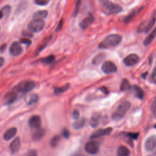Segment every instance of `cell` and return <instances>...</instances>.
<instances>
[{
  "instance_id": "1",
  "label": "cell",
  "mask_w": 156,
  "mask_h": 156,
  "mask_svg": "<svg viewBox=\"0 0 156 156\" xmlns=\"http://www.w3.org/2000/svg\"><path fill=\"white\" fill-rule=\"evenodd\" d=\"M122 41V37L120 34H110L105 37L104 40L99 45L101 48H108L118 45Z\"/></svg>"
},
{
  "instance_id": "2",
  "label": "cell",
  "mask_w": 156,
  "mask_h": 156,
  "mask_svg": "<svg viewBox=\"0 0 156 156\" xmlns=\"http://www.w3.org/2000/svg\"><path fill=\"white\" fill-rule=\"evenodd\" d=\"M100 3L103 11L107 15L117 14L123 11V8L120 5L109 1H101Z\"/></svg>"
},
{
  "instance_id": "3",
  "label": "cell",
  "mask_w": 156,
  "mask_h": 156,
  "mask_svg": "<svg viewBox=\"0 0 156 156\" xmlns=\"http://www.w3.org/2000/svg\"><path fill=\"white\" fill-rule=\"evenodd\" d=\"M131 104L129 101L123 102L118 107L116 110L112 115V118L113 120L118 121L122 120L126 113L130 109Z\"/></svg>"
},
{
  "instance_id": "4",
  "label": "cell",
  "mask_w": 156,
  "mask_h": 156,
  "mask_svg": "<svg viewBox=\"0 0 156 156\" xmlns=\"http://www.w3.org/2000/svg\"><path fill=\"white\" fill-rule=\"evenodd\" d=\"M35 87V83L31 80H26L18 83L14 88V90L22 93H27L31 92Z\"/></svg>"
},
{
  "instance_id": "5",
  "label": "cell",
  "mask_w": 156,
  "mask_h": 156,
  "mask_svg": "<svg viewBox=\"0 0 156 156\" xmlns=\"http://www.w3.org/2000/svg\"><path fill=\"white\" fill-rule=\"evenodd\" d=\"M45 27V22L43 20L33 19L27 25V29L32 32H39L43 30Z\"/></svg>"
},
{
  "instance_id": "6",
  "label": "cell",
  "mask_w": 156,
  "mask_h": 156,
  "mask_svg": "<svg viewBox=\"0 0 156 156\" xmlns=\"http://www.w3.org/2000/svg\"><path fill=\"white\" fill-rule=\"evenodd\" d=\"M100 143L95 140H91L88 142L84 146V150L85 152L91 155H95L99 152L100 150Z\"/></svg>"
},
{
  "instance_id": "7",
  "label": "cell",
  "mask_w": 156,
  "mask_h": 156,
  "mask_svg": "<svg viewBox=\"0 0 156 156\" xmlns=\"http://www.w3.org/2000/svg\"><path fill=\"white\" fill-rule=\"evenodd\" d=\"M101 70L104 73L109 74L116 73L117 72V67L113 62L107 61L103 62L101 66Z\"/></svg>"
},
{
  "instance_id": "8",
  "label": "cell",
  "mask_w": 156,
  "mask_h": 156,
  "mask_svg": "<svg viewBox=\"0 0 156 156\" xmlns=\"http://www.w3.org/2000/svg\"><path fill=\"white\" fill-rule=\"evenodd\" d=\"M140 61L139 56L136 54H131L126 56L123 60L124 65L128 66H133Z\"/></svg>"
},
{
  "instance_id": "9",
  "label": "cell",
  "mask_w": 156,
  "mask_h": 156,
  "mask_svg": "<svg viewBox=\"0 0 156 156\" xmlns=\"http://www.w3.org/2000/svg\"><path fill=\"white\" fill-rule=\"evenodd\" d=\"M143 8H144L143 6H141V7H136L132 9V11L130 12V13L124 18L123 22L126 23H128L131 22L133 20L143 11Z\"/></svg>"
},
{
  "instance_id": "10",
  "label": "cell",
  "mask_w": 156,
  "mask_h": 156,
  "mask_svg": "<svg viewBox=\"0 0 156 156\" xmlns=\"http://www.w3.org/2000/svg\"><path fill=\"white\" fill-rule=\"evenodd\" d=\"M144 147L146 151L151 152L156 148V135H151L144 142Z\"/></svg>"
},
{
  "instance_id": "11",
  "label": "cell",
  "mask_w": 156,
  "mask_h": 156,
  "mask_svg": "<svg viewBox=\"0 0 156 156\" xmlns=\"http://www.w3.org/2000/svg\"><path fill=\"white\" fill-rule=\"evenodd\" d=\"M28 124L29 127L32 129H39L41 128L42 120L40 116L38 115H33L29 120Z\"/></svg>"
},
{
  "instance_id": "12",
  "label": "cell",
  "mask_w": 156,
  "mask_h": 156,
  "mask_svg": "<svg viewBox=\"0 0 156 156\" xmlns=\"http://www.w3.org/2000/svg\"><path fill=\"white\" fill-rule=\"evenodd\" d=\"M23 48L18 42H14L9 48V53L12 56H18L23 53Z\"/></svg>"
},
{
  "instance_id": "13",
  "label": "cell",
  "mask_w": 156,
  "mask_h": 156,
  "mask_svg": "<svg viewBox=\"0 0 156 156\" xmlns=\"http://www.w3.org/2000/svg\"><path fill=\"white\" fill-rule=\"evenodd\" d=\"M112 128H107L105 129H101L99 130H97L90 135V139H95L101 137V136H103L109 135L112 133Z\"/></svg>"
},
{
  "instance_id": "14",
  "label": "cell",
  "mask_w": 156,
  "mask_h": 156,
  "mask_svg": "<svg viewBox=\"0 0 156 156\" xmlns=\"http://www.w3.org/2000/svg\"><path fill=\"white\" fill-rule=\"evenodd\" d=\"M21 140L20 137L15 138L9 145V150L12 154H16L20 149Z\"/></svg>"
},
{
  "instance_id": "15",
  "label": "cell",
  "mask_w": 156,
  "mask_h": 156,
  "mask_svg": "<svg viewBox=\"0 0 156 156\" xmlns=\"http://www.w3.org/2000/svg\"><path fill=\"white\" fill-rule=\"evenodd\" d=\"M17 93L15 91L8 92L4 97V103L6 105H9L14 103L17 98Z\"/></svg>"
},
{
  "instance_id": "16",
  "label": "cell",
  "mask_w": 156,
  "mask_h": 156,
  "mask_svg": "<svg viewBox=\"0 0 156 156\" xmlns=\"http://www.w3.org/2000/svg\"><path fill=\"white\" fill-rule=\"evenodd\" d=\"M94 20H95L94 17L92 15V14H89L88 17L84 18L83 20L79 23V26L82 29H86L93 23Z\"/></svg>"
},
{
  "instance_id": "17",
  "label": "cell",
  "mask_w": 156,
  "mask_h": 156,
  "mask_svg": "<svg viewBox=\"0 0 156 156\" xmlns=\"http://www.w3.org/2000/svg\"><path fill=\"white\" fill-rule=\"evenodd\" d=\"M38 96L35 93H32L27 95L25 98V102L28 105H32L36 104L38 101Z\"/></svg>"
},
{
  "instance_id": "18",
  "label": "cell",
  "mask_w": 156,
  "mask_h": 156,
  "mask_svg": "<svg viewBox=\"0 0 156 156\" xmlns=\"http://www.w3.org/2000/svg\"><path fill=\"white\" fill-rule=\"evenodd\" d=\"M155 22H156V10H155V11L153 12L149 22L146 24V25L145 26V29H144V32L148 33L152 28V27L155 25Z\"/></svg>"
},
{
  "instance_id": "19",
  "label": "cell",
  "mask_w": 156,
  "mask_h": 156,
  "mask_svg": "<svg viewBox=\"0 0 156 156\" xmlns=\"http://www.w3.org/2000/svg\"><path fill=\"white\" fill-rule=\"evenodd\" d=\"M17 132V129L16 128H11L9 129H7L4 135H3V139L6 141H9L12 138H14V136L16 135Z\"/></svg>"
},
{
  "instance_id": "20",
  "label": "cell",
  "mask_w": 156,
  "mask_h": 156,
  "mask_svg": "<svg viewBox=\"0 0 156 156\" xmlns=\"http://www.w3.org/2000/svg\"><path fill=\"white\" fill-rule=\"evenodd\" d=\"M46 134V132L45 130L44 129H37L35 132L33 133L32 135V139L34 141H39L42 140L43 137Z\"/></svg>"
},
{
  "instance_id": "21",
  "label": "cell",
  "mask_w": 156,
  "mask_h": 156,
  "mask_svg": "<svg viewBox=\"0 0 156 156\" xmlns=\"http://www.w3.org/2000/svg\"><path fill=\"white\" fill-rule=\"evenodd\" d=\"M131 151L125 146H120L116 151V156H130Z\"/></svg>"
},
{
  "instance_id": "22",
  "label": "cell",
  "mask_w": 156,
  "mask_h": 156,
  "mask_svg": "<svg viewBox=\"0 0 156 156\" xmlns=\"http://www.w3.org/2000/svg\"><path fill=\"white\" fill-rule=\"evenodd\" d=\"M100 118H101V116L99 113H95L92 116L90 121V124L93 128H97V127L99 126L100 122Z\"/></svg>"
},
{
  "instance_id": "23",
  "label": "cell",
  "mask_w": 156,
  "mask_h": 156,
  "mask_svg": "<svg viewBox=\"0 0 156 156\" xmlns=\"http://www.w3.org/2000/svg\"><path fill=\"white\" fill-rule=\"evenodd\" d=\"M156 37V27L153 29V31L150 33V34L146 38L144 41L143 42V45L144 46L150 45L151 42L154 40Z\"/></svg>"
},
{
  "instance_id": "24",
  "label": "cell",
  "mask_w": 156,
  "mask_h": 156,
  "mask_svg": "<svg viewBox=\"0 0 156 156\" xmlns=\"http://www.w3.org/2000/svg\"><path fill=\"white\" fill-rule=\"evenodd\" d=\"M105 57V54L104 53H100L95 56L92 61V64L95 65H98L100 64Z\"/></svg>"
},
{
  "instance_id": "25",
  "label": "cell",
  "mask_w": 156,
  "mask_h": 156,
  "mask_svg": "<svg viewBox=\"0 0 156 156\" xmlns=\"http://www.w3.org/2000/svg\"><path fill=\"white\" fill-rule=\"evenodd\" d=\"M134 91L135 92V96L137 98H139L140 100L143 99V98L144 96V92L142 90V88H140L139 86L134 85Z\"/></svg>"
},
{
  "instance_id": "26",
  "label": "cell",
  "mask_w": 156,
  "mask_h": 156,
  "mask_svg": "<svg viewBox=\"0 0 156 156\" xmlns=\"http://www.w3.org/2000/svg\"><path fill=\"white\" fill-rule=\"evenodd\" d=\"M70 87V85L69 84H66L62 87H55L54 89V94L56 95H61L66 91H67Z\"/></svg>"
},
{
  "instance_id": "27",
  "label": "cell",
  "mask_w": 156,
  "mask_h": 156,
  "mask_svg": "<svg viewBox=\"0 0 156 156\" xmlns=\"http://www.w3.org/2000/svg\"><path fill=\"white\" fill-rule=\"evenodd\" d=\"M48 16V12L46 11H38L33 14V19L43 20Z\"/></svg>"
},
{
  "instance_id": "28",
  "label": "cell",
  "mask_w": 156,
  "mask_h": 156,
  "mask_svg": "<svg viewBox=\"0 0 156 156\" xmlns=\"http://www.w3.org/2000/svg\"><path fill=\"white\" fill-rule=\"evenodd\" d=\"M131 84L129 81L127 79H123L121 83L120 90L122 92L127 91L131 89Z\"/></svg>"
},
{
  "instance_id": "29",
  "label": "cell",
  "mask_w": 156,
  "mask_h": 156,
  "mask_svg": "<svg viewBox=\"0 0 156 156\" xmlns=\"http://www.w3.org/2000/svg\"><path fill=\"white\" fill-rule=\"evenodd\" d=\"M85 123V120L84 118H82L81 120H77L76 122H74L73 124V128L76 130H79L82 129L84 126Z\"/></svg>"
},
{
  "instance_id": "30",
  "label": "cell",
  "mask_w": 156,
  "mask_h": 156,
  "mask_svg": "<svg viewBox=\"0 0 156 156\" xmlns=\"http://www.w3.org/2000/svg\"><path fill=\"white\" fill-rule=\"evenodd\" d=\"M55 58L56 57L54 55H50V56H48L46 57L42 58V59L40 60V62H42L43 64L49 65V64H51V63H53L54 61Z\"/></svg>"
},
{
  "instance_id": "31",
  "label": "cell",
  "mask_w": 156,
  "mask_h": 156,
  "mask_svg": "<svg viewBox=\"0 0 156 156\" xmlns=\"http://www.w3.org/2000/svg\"><path fill=\"white\" fill-rule=\"evenodd\" d=\"M61 140L60 136L56 135L51 139L50 140V145L52 148H56L58 146V143H59Z\"/></svg>"
},
{
  "instance_id": "32",
  "label": "cell",
  "mask_w": 156,
  "mask_h": 156,
  "mask_svg": "<svg viewBox=\"0 0 156 156\" xmlns=\"http://www.w3.org/2000/svg\"><path fill=\"white\" fill-rule=\"evenodd\" d=\"M81 3V1H77L76 4H75V7L74 9V11H73V15L74 17L76 16L77 13H78V12H79Z\"/></svg>"
},
{
  "instance_id": "33",
  "label": "cell",
  "mask_w": 156,
  "mask_h": 156,
  "mask_svg": "<svg viewBox=\"0 0 156 156\" xmlns=\"http://www.w3.org/2000/svg\"><path fill=\"white\" fill-rule=\"evenodd\" d=\"M34 3L38 6H46L49 3V1L48 0H36Z\"/></svg>"
},
{
  "instance_id": "34",
  "label": "cell",
  "mask_w": 156,
  "mask_h": 156,
  "mask_svg": "<svg viewBox=\"0 0 156 156\" xmlns=\"http://www.w3.org/2000/svg\"><path fill=\"white\" fill-rule=\"evenodd\" d=\"M1 11L3 12V14L7 15L8 14H9L10 12H11V7H10L9 6H6L2 9Z\"/></svg>"
},
{
  "instance_id": "35",
  "label": "cell",
  "mask_w": 156,
  "mask_h": 156,
  "mask_svg": "<svg viewBox=\"0 0 156 156\" xmlns=\"http://www.w3.org/2000/svg\"><path fill=\"white\" fill-rule=\"evenodd\" d=\"M128 135L129 136L130 138H131L134 140H136L138 139L139 136V133H138V132H135V133L130 132V133L128 134Z\"/></svg>"
},
{
  "instance_id": "36",
  "label": "cell",
  "mask_w": 156,
  "mask_h": 156,
  "mask_svg": "<svg viewBox=\"0 0 156 156\" xmlns=\"http://www.w3.org/2000/svg\"><path fill=\"white\" fill-rule=\"evenodd\" d=\"M26 156H38V152L35 150H31L27 152Z\"/></svg>"
},
{
  "instance_id": "37",
  "label": "cell",
  "mask_w": 156,
  "mask_h": 156,
  "mask_svg": "<svg viewBox=\"0 0 156 156\" xmlns=\"http://www.w3.org/2000/svg\"><path fill=\"white\" fill-rule=\"evenodd\" d=\"M21 43H23V44H25V45H26L27 46H29V45H31L32 42H31V40H30V39L24 38H22V40H21Z\"/></svg>"
},
{
  "instance_id": "38",
  "label": "cell",
  "mask_w": 156,
  "mask_h": 156,
  "mask_svg": "<svg viewBox=\"0 0 156 156\" xmlns=\"http://www.w3.org/2000/svg\"><path fill=\"white\" fill-rule=\"evenodd\" d=\"M79 116H80V114H79V112L77 110H74L72 113V116L73 118L75 120H77L78 118H79Z\"/></svg>"
},
{
  "instance_id": "39",
  "label": "cell",
  "mask_w": 156,
  "mask_h": 156,
  "mask_svg": "<svg viewBox=\"0 0 156 156\" xmlns=\"http://www.w3.org/2000/svg\"><path fill=\"white\" fill-rule=\"evenodd\" d=\"M62 134L64 137H65L66 139H68V138H69V136H70V132H69V131H68V129H64L63 131H62Z\"/></svg>"
},
{
  "instance_id": "40",
  "label": "cell",
  "mask_w": 156,
  "mask_h": 156,
  "mask_svg": "<svg viewBox=\"0 0 156 156\" xmlns=\"http://www.w3.org/2000/svg\"><path fill=\"white\" fill-rule=\"evenodd\" d=\"M151 80L154 83L156 84V67L154 69L151 74Z\"/></svg>"
},
{
  "instance_id": "41",
  "label": "cell",
  "mask_w": 156,
  "mask_h": 156,
  "mask_svg": "<svg viewBox=\"0 0 156 156\" xmlns=\"http://www.w3.org/2000/svg\"><path fill=\"white\" fill-rule=\"evenodd\" d=\"M63 25H64V20L63 19H61L60 22H59V23H58L57 27V29H56V32H58V31H60L62 28V26H63Z\"/></svg>"
},
{
  "instance_id": "42",
  "label": "cell",
  "mask_w": 156,
  "mask_h": 156,
  "mask_svg": "<svg viewBox=\"0 0 156 156\" xmlns=\"http://www.w3.org/2000/svg\"><path fill=\"white\" fill-rule=\"evenodd\" d=\"M151 109H152V112L153 115L156 117V101H155L154 102H153V103H152Z\"/></svg>"
},
{
  "instance_id": "43",
  "label": "cell",
  "mask_w": 156,
  "mask_h": 156,
  "mask_svg": "<svg viewBox=\"0 0 156 156\" xmlns=\"http://www.w3.org/2000/svg\"><path fill=\"white\" fill-rule=\"evenodd\" d=\"M100 90L105 95H108L109 93V91L108 90V89H107V87H100Z\"/></svg>"
},
{
  "instance_id": "44",
  "label": "cell",
  "mask_w": 156,
  "mask_h": 156,
  "mask_svg": "<svg viewBox=\"0 0 156 156\" xmlns=\"http://www.w3.org/2000/svg\"><path fill=\"white\" fill-rule=\"evenodd\" d=\"M46 45H47L46 43H44V44H43L42 46H41L40 48H38V51H37V53H40L41 51H42V50H43V49L46 47Z\"/></svg>"
},
{
  "instance_id": "45",
  "label": "cell",
  "mask_w": 156,
  "mask_h": 156,
  "mask_svg": "<svg viewBox=\"0 0 156 156\" xmlns=\"http://www.w3.org/2000/svg\"><path fill=\"white\" fill-rule=\"evenodd\" d=\"M4 64V59L2 57H0V68H1Z\"/></svg>"
},
{
  "instance_id": "46",
  "label": "cell",
  "mask_w": 156,
  "mask_h": 156,
  "mask_svg": "<svg viewBox=\"0 0 156 156\" xmlns=\"http://www.w3.org/2000/svg\"><path fill=\"white\" fill-rule=\"evenodd\" d=\"M6 44H4L3 45H1L0 46V51L1 52H3L5 50H6Z\"/></svg>"
},
{
  "instance_id": "47",
  "label": "cell",
  "mask_w": 156,
  "mask_h": 156,
  "mask_svg": "<svg viewBox=\"0 0 156 156\" xmlns=\"http://www.w3.org/2000/svg\"><path fill=\"white\" fill-rule=\"evenodd\" d=\"M23 35H25V36H28V37H32V35L31 33L27 32H26V31H25V32H23Z\"/></svg>"
},
{
  "instance_id": "48",
  "label": "cell",
  "mask_w": 156,
  "mask_h": 156,
  "mask_svg": "<svg viewBox=\"0 0 156 156\" xmlns=\"http://www.w3.org/2000/svg\"><path fill=\"white\" fill-rule=\"evenodd\" d=\"M4 16V14L1 11H0V20H1Z\"/></svg>"
},
{
  "instance_id": "49",
  "label": "cell",
  "mask_w": 156,
  "mask_h": 156,
  "mask_svg": "<svg viewBox=\"0 0 156 156\" xmlns=\"http://www.w3.org/2000/svg\"><path fill=\"white\" fill-rule=\"evenodd\" d=\"M147 74H148V73H145L143 74L142 75V77L143 78V79H145V77H146V76H147Z\"/></svg>"
},
{
  "instance_id": "50",
  "label": "cell",
  "mask_w": 156,
  "mask_h": 156,
  "mask_svg": "<svg viewBox=\"0 0 156 156\" xmlns=\"http://www.w3.org/2000/svg\"><path fill=\"white\" fill-rule=\"evenodd\" d=\"M154 128H155V129H156V124L154 125Z\"/></svg>"
}]
</instances>
